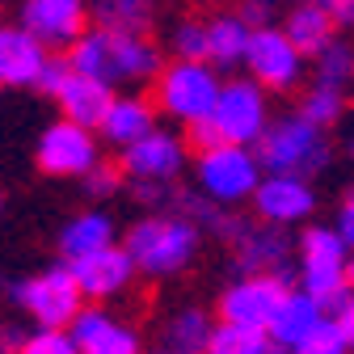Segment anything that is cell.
<instances>
[{"label":"cell","instance_id":"6da1fadb","mask_svg":"<svg viewBox=\"0 0 354 354\" xmlns=\"http://www.w3.org/2000/svg\"><path fill=\"white\" fill-rule=\"evenodd\" d=\"M127 249L136 257V266L152 279L186 270L198 253V224L182 215H148L127 232Z\"/></svg>","mask_w":354,"mask_h":354},{"label":"cell","instance_id":"7a4b0ae2","mask_svg":"<svg viewBox=\"0 0 354 354\" xmlns=\"http://www.w3.org/2000/svg\"><path fill=\"white\" fill-rule=\"evenodd\" d=\"M257 160L270 173H317L329 160V140L325 127H317L313 118L291 114L279 118L274 127H266V136L257 140Z\"/></svg>","mask_w":354,"mask_h":354},{"label":"cell","instance_id":"3957f363","mask_svg":"<svg viewBox=\"0 0 354 354\" xmlns=\"http://www.w3.org/2000/svg\"><path fill=\"white\" fill-rule=\"evenodd\" d=\"M219 93H224V80H219L211 59H177L156 76V102L177 122L215 114Z\"/></svg>","mask_w":354,"mask_h":354},{"label":"cell","instance_id":"277c9868","mask_svg":"<svg viewBox=\"0 0 354 354\" xmlns=\"http://www.w3.org/2000/svg\"><path fill=\"white\" fill-rule=\"evenodd\" d=\"M198 186L219 203L253 198L261 186V160L249 152V144H219L211 152H198Z\"/></svg>","mask_w":354,"mask_h":354},{"label":"cell","instance_id":"5b68a950","mask_svg":"<svg viewBox=\"0 0 354 354\" xmlns=\"http://www.w3.org/2000/svg\"><path fill=\"white\" fill-rule=\"evenodd\" d=\"M13 299L26 308V313L38 325H51V329H68L80 313V283L72 274V266H55V270H42L34 279H21L13 287Z\"/></svg>","mask_w":354,"mask_h":354},{"label":"cell","instance_id":"8992f818","mask_svg":"<svg viewBox=\"0 0 354 354\" xmlns=\"http://www.w3.org/2000/svg\"><path fill=\"white\" fill-rule=\"evenodd\" d=\"M346 236L337 228H308L304 241H299V261H304V274H299V287L313 291L321 304H329L333 295H342L350 287L346 279Z\"/></svg>","mask_w":354,"mask_h":354},{"label":"cell","instance_id":"52a82bcc","mask_svg":"<svg viewBox=\"0 0 354 354\" xmlns=\"http://www.w3.org/2000/svg\"><path fill=\"white\" fill-rule=\"evenodd\" d=\"M102 156H97V140L93 127H84L76 118H64L55 127L42 131L38 140V169L51 177H84Z\"/></svg>","mask_w":354,"mask_h":354},{"label":"cell","instance_id":"ba28073f","mask_svg":"<svg viewBox=\"0 0 354 354\" xmlns=\"http://www.w3.org/2000/svg\"><path fill=\"white\" fill-rule=\"evenodd\" d=\"M304 51L295 47V38L279 26H257L249 42V59L245 68L266 84V88H291L304 72Z\"/></svg>","mask_w":354,"mask_h":354},{"label":"cell","instance_id":"9c48e42d","mask_svg":"<svg viewBox=\"0 0 354 354\" xmlns=\"http://www.w3.org/2000/svg\"><path fill=\"white\" fill-rule=\"evenodd\" d=\"M283 295H287V283H283V274L253 270V274H245L241 283H232L224 295H219V317L270 329V321H274V313H279Z\"/></svg>","mask_w":354,"mask_h":354},{"label":"cell","instance_id":"30bf717a","mask_svg":"<svg viewBox=\"0 0 354 354\" xmlns=\"http://www.w3.org/2000/svg\"><path fill=\"white\" fill-rule=\"evenodd\" d=\"M261 80H228L219 93L215 118L224 127V136L232 144H257L266 136V97H261Z\"/></svg>","mask_w":354,"mask_h":354},{"label":"cell","instance_id":"8fae6325","mask_svg":"<svg viewBox=\"0 0 354 354\" xmlns=\"http://www.w3.org/2000/svg\"><path fill=\"white\" fill-rule=\"evenodd\" d=\"M17 21L30 34H38L47 47H72L84 34L88 9H84V0H21Z\"/></svg>","mask_w":354,"mask_h":354},{"label":"cell","instance_id":"7c38bea8","mask_svg":"<svg viewBox=\"0 0 354 354\" xmlns=\"http://www.w3.org/2000/svg\"><path fill=\"white\" fill-rule=\"evenodd\" d=\"M253 203L266 224H299V219L313 215L317 194L304 182V173H270V177H261Z\"/></svg>","mask_w":354,"mask_h":354},{"label":"cell","instance_id":"4fadbf2b","mask_svg":"<svg viewBox=\"0 0 354 354\" xmlns=\"http://www.w3.org/2000/svg\"><path fill=\"white\" fill-rule=\"evenodd\" d=\"M68 266H72V274H76L80 291H84V295H93V299H102V295H118V291L131 283V274L140 270L127 245H102V249L84 253V257H72Z\"/></svg>","mask_w":354,"mask_h":354},{"label":"cell","instance_id":"5bb4252c","mask_svg":"<svg viewBox=\"0 0 354 354\" xmlns=\"http://www.w3.org/2000/svg\"><path fill=\"white\" fill-rule=\"evenodd\" d=\"M106 30V80L110 84H136V80H152L160 76V51L144 34L131 30Z\"/></svg>","mask_w":354,"mask_h":354},{"label":"cell","instance_id":"9a60e30c","mask_svg":"<svg viewBox=\"0 0 354 354\" xmlns=\"http://www.w3.org/2000/svg\"><path fill=\"white\" fill-rule=\"evenodd\" d=\"M182 165H186V144L177 136H169V131H156V127L144 140L122 148L127 177H160V182H169V177H177Z\"/></svg>","mask_w":354,"mask_h":354},{"label":"cell","instance_id":"2e32d148","mask_svg":"<svg viewBox=\"0 0 354 354\" xmlns=\"http://www.w3.org/2000/svg\"><path fill=\"white\" fill-rule=\"evenodd\" d=\"M68 329L76 337V350H84V354H136L140 350L136 329L122 325L110 313H102V308H80Z\"/></svg>","mask_w":354,"mask_h":354},{"label":"cell","instance_id":"e0dca14e","mask_svg":"<svg viewBox=\"0 0 354 354\" xmlns=\"http://www.w3.org/2000/svg\"><path fill=\"white\" fill-rule=\"evenodd\" d=\"M47 59V42L38 34H30L21 21L5 26V34H0V80L5 84H38Z\"/></svg>","mask_w":354,"mask_h":354},{"label":"cell","instance_id":"ac0fdd59","mask_svg":"<svg viewBox=\"0 0 354 354\" xmlns=\"http://www.w3.org/2000/svg\"><path fill=\"white\" fill-rule=\"evenodd\" d=\"M55 97H59L64 118H76V122H84V127H102L106 114H110V106H114L110 80L88 76V72H76V68H72V76L64 80V88H59Z\"/></svg>","mask_w":354,"mask_h":354},{"label":"cell","instance_id":"d6986e66","mask_svg":"<svg viewBox=\"0 0 354 354\" xmlns=\"http://www.w3.org/2000/svg\"><path fill=\"white\" fill-rule=\"evenodd\" d=\"M325 317V304L313 295V291H287L283 304H279V313L270 321V337L279 342V350H299V342L313 333V325Z\"/></svg>","mask_w":354,"mask_h":354},{"label":"cell","instance_id":"ffe728a7","mask_svg":"<svg viewBox=\"0 0 354 354\" xmlns=\"http://www.w3.org/2000/svg\"><path fill=\"white\" fill-rule=\"evenodd\" d=\"M333 26H337V17L321 5V0H304V5H295L291 13H287V34L295 38V47L304 51V55H321L325 47H329V34H333Z\"/></svg>","mask_w":354,"mask_h":354},{"label":"cell","instance_id":"44dd1931","mask_svg":"<svg viewBox=\"0 0 354 354\" xmlns=\"http://www.w3.org/2000/svg\"><path fill=\"white\" fill-rule=\"evenodd\" d=\"M152 127H156V110L144 97H114V106H110V114L102 122V136L114 148H127V144L144 140Z\"/></svg>","mask_w":354,"mask_h":354},{"label":"cell","instance_id":"7402d4cb","mask_svg":"<svg viewBox=\"0 0 354 354\" xmlns=\"http://www.w3.org/2000/svg\"><path fill=\"white\" fill-rule=\"evenodd\" d=\"M102 245H114V219L102 215V211H84L76 215L72 224L59 232V253L72 261V257H84V253H93Z\"/></svg>","mask_w":354,"mask_h":354},{"label":"cell","instance_id":"603a6c76","mask_svg":"<svg viewBox=\"0 0 354 354\" xmlns=\"http://www.w3.org/2000/svg\"><path fill=\"white\" fill-rule=\"evenodd\" d=\"M211 26V64L215 68H236L249 59V42H253V26L236 13V17H215Z\"/></svg>","mask_w":354,"mask_h":354},{"label":"cell","instance_id":"cb8c5ba5","mask_svg":"<svg viewBox=\"0 0 354 354\" xmlns=\"http://www.w3.org/2000/svg\"><path fill=\"white\" fill-rule=\"evenodd\" d=\"M287 236L279 228H245L236 236V261L245 270H270V266L287 261Z\"/></svg>","mask_w":354,"mask_h":354},{"label":"cell","instance_id":"d4e9b609","mask_svg":"<svg viewBox=\"0 0 354 354\" xmlns=\"http://www.w3.org/2000/svg\"><path fill=\"white\" fill-rule=\"evenodd\" d=\"M211 350L215 354H266V350H279V342L270 337V329L261 325H245V321H219L211 329Z\"/></svg>","mask_w":354,"mask_h":354},{"label":"cell","instance_id":"484cf974","mask_svg":"<svg viewBox=\"0 0 354 354\" xmlns=\"http://www.w3.org/2000/svg\"><path fill=\"white\" fill-rule=\"evenodd\" d=\"M211 321L198 313V308H182L169 325H165V346L169 350H182V354H194V350H211Z\"/></svg>","mask_w":354,"mask_h":354},{"label":"cell","instance_id":"4316f807","mask_svg":"<svg viewBox=\"0 0 354 354\" xmlns=\"http://www.w3.org/2000/svg\"><path fill=\"white\" fill-rule=\"evenodd\" d=\"M93 13H97V26L148 34V26H152V0H97Z\"/></svg>","mask_w":354,"mask_h":354},{"label":"cell","instance_id":"83f0119b","mask_svg":"<svg viewBox=\"0 0 354 354\" xmlns=\"http://www.w3.org/2000/svg\"><path fill=\"white\" fill-rule=\"evenodd\" d=\"M299 114H304V118H313L317 127H333V122L342 118V84H325V80H317V84L304 93Z\"/></svg>","mask_w":354,"mask_h":354},{"label":"cell","instance_id":"f1b7e54d","mask_svg":"<svg viewBox=\"0 0 354 354\" xmlns=\"http://www.w3.org/2000/svg\"><path fill=\"white\" fill-rule=\"evenodd\" d=\"M342 350H354V346H350V337L342 333V325L329 313L313 325V333L299 342V354H342Z\"/></svg>","mask_w":354,"mask_h":354},{"label":"cell","instance_id":"f546056e","mask_svg":"<svg viewBox=\"0 0 354 354\" xmlns=\"http://www.w3.org/2000/svg\"><path fill=\"white\" fill-rule=\"evenodd\" d=\"M173 51H177V59H211V26L182 21L173 30Z\"/></svg>","mask_w":354,"mask_h":354},{"label":"cell","instance_id":"4dcf8cb0","mask_svg":"<svg viewBox=\"0 0 354 354\" xmlns=\"http://www.w3.org/2000/svg\"><path fill=\"white\" fill-rule=\"evenodd\" d=\"M354 76V51L342 47V42H329V47L317 55V80L325 84H346Z\"/></svg>","mask_w":354,"mask_h":354},{"label":"cell","instance_id":"1f68e13d","mask_svg":"<svg viewBox=\"0 0 354 354\" xmlns=\"http://www.w3.org/2000/svg\"><path fill=\"white\" fill-rule=\"evenodd\" d=\"M122 165H106V160H97L93 169L84 173V194H93V198H114L118 190H122Z\"/></svg>","mask_w":354,"mask_h":354},{"label":"cell","instance_id":"d6a6232c","mask_svg":"<svg viewBox=\"0 0 354 354\" xmlns=\"http://www.w3.org/2000/svg\"><path fill=\"white\" fill-rule=\"evenodd\" d=\"M72 350H76L72 329H51V325H42L38 333L26 337V354H72Z\"/></svg>","mask_w":354,"mask_h":354},{"label":"cell","instance_id":"836d02e7","mask_svg":"<svg viewBox=\"0 0 354 354\" xmlns=\"http://www.w3.org/2000/svg\"><path fill=\"white\" fill-rule=\"evenodd\" d=\"M186 127H190V131H186V144H190L194 152H211V148H219V144H228V136H224V127H219L215 114L194 118V122H186Z\"/></svg>","mask_w":354,"mask_h":354},{"label":"cell","instance_id":"e575fe53","mask_svg":"<svg viewBox=\"0 0 354 354\" xmlns=\"http://www.w3.org/2000/svg\"><path fill=\"white\" fill-rule=\"evenodd\" d=\"M325 313L342 325V333H346V337H350V346H354V291L346 287L342 295H333V299L325 304Z\"/></svg>","mask_w":354,"mask_h":354},{"label":"cell","instance_id":"d590c367","mask_svg":"<svg viewBox=\"0 0 354 354\" xmlns=\"http://www.w3.org/2000/svg\"><path fill=\"white\" fill-rule=\"evenodd\" d=\"M68 76H72V59H47V68H42V76H38V88L55 97Z\"/></svg>","mask_w":354,"mask_h":354},{"label":"cell","instance_id":"8d00e7d4","mask_svg":"<svg viewBox=\"0 0 354 354\" xmlns=\"http://www.w3.org/2000/svg\"><path fill=\"white\" fill-rule=\"evenodd\" d=\"M241 17L257 30V26H270V17H274V0H245L241 5Z\"/></svg>","mask_w":354,"mask_h":354},{"label":"cell","instance_id":"74e56055","mask_svg":"<svg viewBox=\"0 0 354 354\" xmlns=\"http://www.w3.org/2000/svg\"><path fill=\"white\" fill-rule=\"evenodd\" d=\"M337 232L346 236V245L354 249V194L342 203V211H337Z\"/></svg>","mask_w":354,"mask_h":354},{"label":"cell","instance_id":"f35d334b","mask_svg":"<svg viewBox=\"0 0 354 354\" xmlns=\"http://www.w3.org/2000/svg\"><path fill=\"white\" fill-rule=\"evenodd\" d=\"M321 5L337 17V26H354V0H321Z\"/></svg>","mask_w":354,"mask_h":354},{"label":"cell","instance_id":"ab89813d","mask_svg":"<svg viewBox=\"0 0 354 354\" xmlns=\"http://www.w3.org/2000/svg\"><path fill=\"white\" fill-rule=\"evenodd\" d=\"M346 279H350V287H354V257L346 261Z\"/></svg>","mask_w":354,"mask_h":354},{"label":"cell","instance_id":"60d3db41","mask_svg":"<svg viewBox=\"0 0 354 354\" xmlns=\"http://www.w3.org/2000/svg\"><path fill=\"white\" fill-rule=\"evenodd\" d=\"M350 156H354V140H350Z\"/></svg>","mask_w":354,"mask_h":354}]
</instances>
